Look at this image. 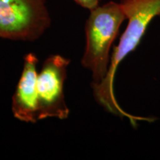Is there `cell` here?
<instances>
[{
	"instance_id": "8992f818",
	"label": "cell",
	"mask_w": 160,
	"mask_h": 160,
	"mask_svg": "<svg viewBox=\"0 0 160 160\" xmlns=\"http://www.w3.org/2000/svg\"><path fill=\"white\" fill-rule=\"evenodd\" d=\"M78 5L89 11L96 8L99 6V0H74Z\"/></svg>"
},
{
	"instance_id": "277c9868",
	"label": "cell",
	"mask_w": 160,
	"mask_h": 160,
	"mask_svg": "<svg viewBox=\"0 0 160 160\" xmlns=\"http://www.w3.org/2000/svg\"><path fill=\"white\" fill-rule=\"evenodd\" d=\"M70 59L62 56H50L44 62L37 77L38 120L47 118L65 119L70 110L64 93Z\"/></svg>"
},
{
	"instance_id": "7a4b0ae2",
	"label": "cell",
	"mask_w": 160,
	"mask_h": 160,
	"mask_svg": "<svg viewBox=\"0 0 160 160\" xmlns=\"http://www.w3.org/2000/svg\"><path fill=\"white\" fill-rule=\"evenodd\" d=\"M90 11L85 24L86 45L81 62L91 72L93 85L101 83L107 76L111 48L126 16L121 4L113 1Z\"/></svg>"
},
{
	"instance_id": "3957f363",
	"label": "cell",
	"mask_w": 160,
	"mask_h": 160,
	"mask_svg": "<svg viewBox=\"0 0 160 160\" xmlns=\"http://www.w3.org/2000/svg\"><path fill=\"white\" fill-rule=\"evenodd\" d=\"M46 0H0V38L35 41L51 26Z\"/></svg>"
},
{
	"instance_id": "6da1fadb",
	"label": "cell",
	"mask_w": 160,
	"mask_h": 160,
	"mask_svg": "<svg viewBox=\"0 0 160 160\" xmlns=\"http://www.w3.org/2000/svg\"><path fill=\"white\" fill-rule=\"evenodd\" d=\"M119 3L128 22L119 44L113 48L107 76L101 83L92 85V88L95 99L106 111L131 119L132 116L120 107L116 99L115 73L120 62L139 45L152 20L160 17V0H121Z\"/></svg>"
},
{
	"instance_id": "5b68a950",
	"label": "cell",
	"mask_w": 160,
	"mask_h": 160,
	"mask_svg": "<svg viewBox=\"0 0 160 160\" xmlns=\"http://www.w3.org/2000/svg\"><path fill=\"white\" fill-rule=\"evenodd\" d=\"M38 58L29 53L24 57L22 73L12 98V112L16 119L28 123H35L37 117Z\"/></svg>"
}]
</instances>
